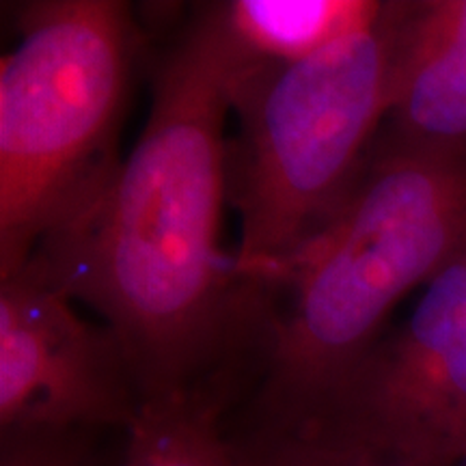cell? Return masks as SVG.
<instances>
[{
  "mask_svg": "<svg viewBox=\"0 0 466 466\" xmlns=\"http://www.w3.org/2000/svg\"><path fill=\"white\" fill-rule=\"evenodd\" d=\"M244 55L223 3L201 5L154 67L149 119L97 199L35 248L69 300L96 309L143 400L223 374L259 302L220 253L225 121Z\"/></svg>",
  "mask_w": 466,
  "mask_h": 466,
  "instance_id": "obj_1",
  "label": "cell"
},
{
  "mask_svg": "<svg viewBox=\"0 0 466 466\" xmlns=\"http://www.w3.org/2000/svg\"><path fill=\"white\" fill-rule=\"evenodd\" d=\"M466 258V149L378 145L352 197L266 296L253 348L261 384L253 432L316 419L382 337L391 309Z\"/></svg>",
  "mask_w": 466,
  "mask_h": 466,
  "instance_id": "obj_2",
  "label": "cell"
},
{
  "mask_svg": "<svg viewBox=\"0 0 466 466\" xmlns=\"http://www.w3.org/2000/svg\"><path fill=\"white\" fill-rule=\"evenodd\" d=\"M398 3L299 61H244L231 83L238 137L227 201L240 217L233 275L259 302L339 217L382 130Z\"/></svg>",
  "mask_w": 466,
  "mask_h": 466,
  "instance_id": "obj_3",
  "label": "cell"
},
{
  "mask_svg": "<svg viewBox=\"0 0 466 466\" xmlns=\"http://www.w3.org/2000/svg\"><path fill=\"white\" fill-rule=\"evenodd\" d=\"M0 61V277L83 214L113 177L143 35L119 0H35Z\"/></svg>",
  "mask_w": 466,
  "mask_h": 466,
  "instance_id": "obj_4",
  "label": "cell"
},
{
  "mask_svg": "<svg viewBox=\"0 0 466 466\" xmlns=\"http://www.w3.org/2000/svg\"><path fill=\"white\" fill-rule=\"evenodd\" d=\"M296 432L324 434L410 466L466 458V258L425 285L400 326Z\"/></svg>",
  "mask_w": 466,
  "mask_h": 466,
  "instance_id": "obj_5",
  "label": "cell"
},
{
  "mask_svg": "<svg viewBox=\"0 0 466 466\" xmlns=\"http://www.w3.org/2000/svg\"><path fill=\"white\" fill-rule=\"evenodd\" d=\"M141 401L119 339L80 319L37 259L0 277V436L127 430Z\"/></svg>",
  "mask_w": 466,
  "mask_h": 466,
  "instance_id": "obj_6",
  "label": "cell"
},
{
  "mask_svg": "<svg viewBox=\"0 0 466 466\" xmlns=\"http://www.w3.org/2000/svg\"><path fill=\"white\" fill-rule=\"evenodd\" d=\"M376 143L466 149V0L398 3L391 96Z\"/></svg>",
  "mask_w": 466,
  "mask_h": 466,
  "instance_id": "obj_7",
  "label": "cell"
},
{
  "mask_svg": "<svg viewBox=\"0 0 466 466\" xmlns=\"http://www.w3.org/2000/svg\"><path fill=\"white\" fill-rule=\"evenodd\" d=\"M225 389L220 374L197 387L141 401L126 430L119 466H238L220 428Z\"/></svg>",
  "mask_w": 466,
  "mask_h": 466,
  "instance_id": "obj_8",
  "label": "cell"
},
{
  "mask_svg": "<svg viewBox=\"0 0 466 466\" xmlns=\"http://www.w3.org/2000/svg\"><path fill=\"white\" fill-rule=\"evenodd\" d=\"M376 0H236L227 26L250 61H299L374 22Z\"/></svg>",
  "mask_w": 466,
  "mask_h": 466,
  "instance_id": "obj_9",
  "label": "cell"
},
{
  "mask_svg": "<svg viewBox=\"0 0 466 466\" xmlns=\"http://www.w3.org/2000/svg\"><path fill=\"white\" fill-rule=\"evenodd\" d=\"M231 447L238 466H410L313 432H248Z\"/></svg>",
  "mask_w": 466,
  "mask_h": 466,
  "instance_id": "obj_10",
  "label": "cell"
},
{
  "mask_svg": "<svg viewBox=\"0 0 466 466\" xmlns=\"http://www.w3.org/2000/svg\"><path fill=\"white\" fill-rule=\"evenodd\" d=\"M89 434L83 430L3 434L0 466H83Z\"/></svg>",
  "mask_w": 466,
  "mask_h": 466,
  "instance_id": "obj_11",
  "label": "cell"
},
{
  "mask_svg": "<svg viewBox=\"0 0 466 466\" xmlns=\"http://www.w3.org/2000/svg\"><path fill=\"white\" fill-rule=\"evenodd\" d=\"M460 466H466V458H464V460H462V464H460Z\"/></svg>",
  "mask_w": 466,
  "mask_h": 466,
  "instance_id": "obj_12",
  "label": "cell"
}]
</instances>
